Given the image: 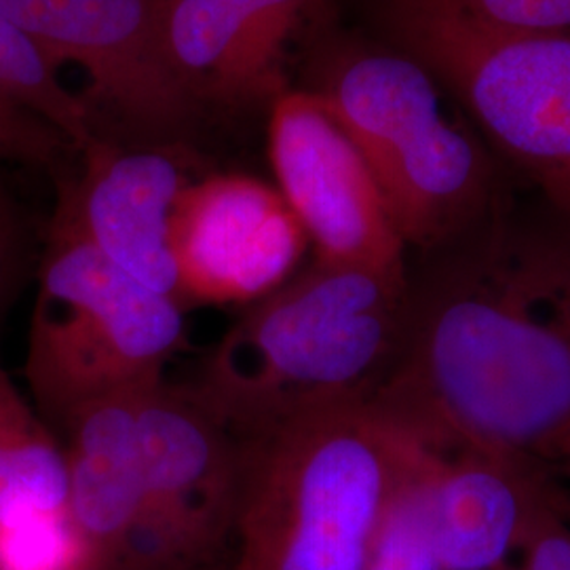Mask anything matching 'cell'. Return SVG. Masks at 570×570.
<instances>
[{
  "label": "cell",
  "mask_w": 570,
  "mask_h": 570,
  "mask_svg": "<svg viewBox=\"0 0 570 570\" xmlns=\"http://www.w3.org/2000/svg\"><path fill=\"white\" fill-rule=\"evenodd\" d=\"M412 442L541 463L570 433V223L492 212L407 271L406 322L370 397Z\"/></svg>",
  "instance_id": "6da1fadb"
},
{
  "label": "cell",
  "mask_w": 570,
  "mask_h": 570,
  "mask_svg": "<svg viewBox=\"0 0 570 570\" xmlns=\"http://www.w3.org/2000/svg\"><path fill=\"white\" fill-rule=\"evenodd\" d=\"M406 305L407 266L313 258L247 305L186 389L235 435L306 407L370 400L397 353Z\"/></svg>",
  "instance_id": "7a4b0ae2"
},
{
  "label": "cell",
  "mask_w": 570,
  "mask_h": 570,
  "mask_svg": "<svg viewBox=\"0 0 570 570\" xmlns=\"http://www.w3.org/2000/svg\"><path fill=\"white\" fill-rule=\"evenodd\" d=\"M242 444L230 570H366L367 550L412 440L372 407H306Z\"/></svg>",
  "instance_id": "3957f363"
},
{
  "label": "cell",
  "mask_w": 570,
  "mask_h": 570,
  "mask_svg": "<svg viewBox=\"0 0 570 570\" xmlns=\"http://www.w3.org/2000/svg\"><path fill=\"white\" fill-rule=\"evenodd\" d=\"M184 330L180 301L112 265L58 205L26 351L41 410L61 425L82 404L161 381Z\"/></svg>",
  "instance_id": "277c9868"
},
{
  "label": "cell",
  "mask_w": 570,
  "mask_h": 570,
  "mask_svg": "<svg viewBox=\"0 0 570 570\" xmlns=\"http://www.w3.org/2000/svg\"><path fill=\"white\" fill-rule=\"evenodd\" d=\"M387 20L402 51L456 94L570 223V32H499L435 0H387Z\"/></svg>",
  "instance_id": "5b68a950"
},
{
  "label": "cell",
  "mask_w": 570,
  "mask_h": 570,
  "mask_svg": "<svg viewBox=\"0 0 570 570\" xmlns=\"http://www.w3.org/2000/svg\"><path fill=\"white\" fill-rule=\"evenodd\" d=\"M142 524L122 570L220 562L242 494L239 438L186 387L150 383L138 402Z\"/></svg>",
  "instance_id": "8992f818"
},
{
  "label": "cell",
  "mask_w": 570,
  "mask_h": 570,
  "mask_svg": "<svg viewBox=\"0 0 570 570\" xmlns=\"http://www.w3.org/2000/svg\"><path fill=\"white\" fill-rule=\"evenodd\" d=\"M0 9L53 68L77 63L104 108L144 140H174L199 115L165 51L164 0H0Z\"/></svg>",
  "instance_id": "52a82bcc"
},
{
  "label": "cell",
  "mask_w": 570,
  "mask_h": 570,
  "mask_svg": "<svg viewBox=\"0 0 570 570\" xmlns=\"http://www.w3.org/2000/svg\"><path fill=\"white\" fill-rule=\"evenodd\" d=\"M268 159L275 186L317 261L406 266V245L366 159L313 91H279L273 98Z\"/></svg>",
  "instance_id": "ba28073f"
},
{
  "label": "cell",
  "mask_w": 570,
  "mask_h": 570,
  "mask_svg": "<svg viewBox=\"0 0 570 570\" xmlns=\"http://www.w3.org/2000/svg\"><path fill=\"white\" fill-rule=\"evenodd\" d=\"M306 245L277 186L245 174L188 183L171 218L178 296L183 305H252L298 271Z\"/></svg>",
  "instance_id": "9c48e42d"
},
{
  "label": "cell",
  "mask_w": 570,
  "mask_h": 570,
  "mask_svg": "<svg viewBox=\"0 0 570 570\" xmlns=\"http://www.w3.org/2000/svg\"><path fill=\"white\" fill-rule=\"evenodd\" d=\"M82 157L81 176L63 190L61 207L112 265L180 301L171 218L190 180L178 155L161 146L127 150L98 138Z\"/></svg>",
  "instance_id": "30bf717a"
},
{
  "label": "cell",
  "mask_w": 570,
  "mask_h": 570,
  "mask_svg": "<svg viewBox=\"0 0 570 570\" xmlns=\"http://www.w3.org/2000/svg\"><path fill=\"white\" fill-rule=\"evenodd\" d=\"M551 497L546 463L530 456L478 446L435 452L429 513L442 569H510Z\"/></svg>",
  "instance_id": "8fae6325"
},
{
  "label": "cell",
  "mask_w": 570,
  "mask_h": 570,
  "mask_svg": "<svg viewBox=\"0 0 570 570\" xmlns=\"http://www.w3.org/2000/svg\"><path fill=\"white\" fill-rule=\"evenodd\" d=\"M140 391L82 404L61 423L66 510L98 570H122L142 524Z\"/></svg>",
  "instance_id": "7c38bea8"
},
{
  "label": "cell",
  "mask_w": 570,
  "mask_h": 570,
  "mask_svg": "<svg viewBox=\"0 0 570 570\" xmlns=\"http://www.w3.org/2000/svg\"><path fill=\"white\" fill-rule=\"evenodd\" d=\"M313 94L362 153L376 184L442 117L438 79L404 51L346 56Z\"/></svg>",
  "instance_id": "4fadbf2b"
},
{
  "label": "cell",
  "mask_w": 570,
  "mask_h": 570,
  "mask_svg": "<svg viewBox=\"0 0 570 570\" xmlns=\"http://www.w3.org/2000/svg\"><path fill=\"white\" fill-rule=\"evenodd\" d=\"M161 28L167 58L202 106L263 98L244 32L218 0H164Z\"/></svg>",
  "instance_id": "5bb4252c"
},
{
  "label": "cell",
  "mask_w": 570,
  "mask_h": 570,
  "mask_svg": "<svg viewBox=\"0 0 570 570\" xmlns=\"http://www.w3.org/2000/svg\"><path fill=\"white\" fill-rule=\"evenodd\" d=\"M66 508L63 449L0 366V513Z\"/></svg>",
  "instance_id": "9a60e30c"
},
{
  "label": "cell",
  "mask_w": 570,
  "mask_h": 570,
  "mask_svg": "<svg viewBox=\"0 0 570 570\" xmlns=\"http://www.w3.org/2000/svg\"><path fill=\"white\" fill-rule=\"evenodd\" d=\"M0 102L35 115L79 150L98 140L91 108L60 81L58 68L2 9Z\"/></svg>",
  "instance_id": "2e32d148"
},
{
  "label": "cell",
  "mask_w": 570,
  "mask_h": 570,
  "mask_svg": "<svg viewBox=\"0 0 570 570\" xmlns=\"http://www.w3.org/2000/svg\"><path fill=\"white\" fill-rule=\"evenodd\" d=\"M435 452L412 442L367 550L366 570H444L429 513Z\"/></svg>",
  "instance_id": "e0dca14e"
},
{
  "label": "cell",
  "mask_w": 570,
  "mask_h": 570,
  "mask_svg": "<svg viewBox=\"0 0 570 570\" xmlns=\"http://www.w3.org/2000/svg\"><path fill=\"white\" fill-rule=\"evenodd\" d=\"M96 569L66 508L0 513V570Z\"/></svg>",
  "instance_id": "ac0fdd59"
},
{
  "label": "cell",
  "mask_w": 570,
  "mask_h": 570,
  "mask_svg": "<svg viewBox=\"0 0 570 570\" xmlns=\"http://www.w3.org/2000/svg\"><path fill=\"white\" fill-rule=\"evenodd\" d=\"M239 23L247 45L252 77L261 96L279 94V61L285 42L311 0H218Z\"/></svg>",
  "instance_id": "d6986e66"
},
{
  "label": "cell",
  "mask_w": 570,
  "mask_h": 570,
  "mask_svg": "<svg viewBox=\"0 0 570 570\" xmlns=\"http://www.w3.org/2000/svg\"><path fill=\"white\" fill-rule=\"evenodd\" d=\"M459 18L499 32H570V0H435Z\"/></svg>",
  "instance_id": "ffe728a7"
},
{
  "label": "cell",
  "mask_w": 570,
  "mask_h": 570,
  "mask_svg": "<svg viewBox=\"0 0 570 570\" xmlns=\"http://www.w3.org/2000/svg\"><path fill=\"white\" fill-rule=\"evenodd\" d=\"M61 146H70L47 122L0 102V161L49 164Z\"/></svg>",
  "instance_id": "44dd1931"
},
{
  "label": "cell",
  "mask_w": 570,
  "mask_h": 570,
  "mask_svg": "<svg viewBox=\"0 0 570 570\" xmlns=\"http://www.w3.org/2000/svg\"><path fill=\"white\" fill-rule=\"evenodd\" d=\"M508 570H570V522L558 497L534 515L520 548V564Z\"/></svg>",
  "instance_id": "7402d4cb"
},
{
  "label": "cell",
  "mask_w": 570,
  "mask_h": 570,
  "mask_svg": "<svg viewBox=\"0 0 570 570\" xmlns=\"http://www.w3.org/2000/svg\"><path fill=\"white\" fill-rule=\"evenodd\" d=\"M13 258H16V223L7 204V197L0 188V305L9 289Z\"/></svg>",
  "instance_id": "603a6c76"
},
{
  "label": "cell",
  "mask_w": 570,
  "mask_h": 570,
  "mask_svg": "<svg viewBox=\"0 0 570 570\" xmlns=\"http://www.w3.org/2000/svg\"><path fill=\"white\" fill-rule=\"evenodd\" d=\"M146 570H230V564L226 567L225 560H220V562H186V564H167V567Z\"/></svg>",
  "instance_id": "cb8c5ba5"
},
{
  "label": "cell",
  "mask_w": 570,
  "mask_h": 570,
  "mask_svg": "<svg viewBox=\"0 0 570 570\" xmlns=\"http://www.w3.org/2000/svg\"><path fill=\"white\" fill-rule=\"evenodd\" d=\"M562 463H564L570 471V433L569 440H567V449H564V456H562Z\"/></svg>",
  "instance_id": "d4e9b609"
},
{
  "label": "cell",
  "mask_w": 570,
  "mask_h": 570,
  "mask_svg": "<svg viewBox=\"0 0 570 570\" xmlns=\"http://www.w3.org/2000/svg\"><path fill=\"white\" fill-rule=\"evenodd\" d=\"M567 515H569V522H570V503H569V511H567Z\"/></svg>",
  "instance_id": "484cf974"
},
{
  "label": "cell",
  "mask_w": 570,
  "mask_h": 570,
  "mask_svg": "<svg viewBox=\"0 0 570 570\" xmlns=\"http://www.w3.org/2000/svg\"><path fill=\"white\" fill-rule=\"evenodd\" d=\"M68 570H94V569H68Z\"/></svg>",
  "instance_id": "4316f807"
}]
</instances>
